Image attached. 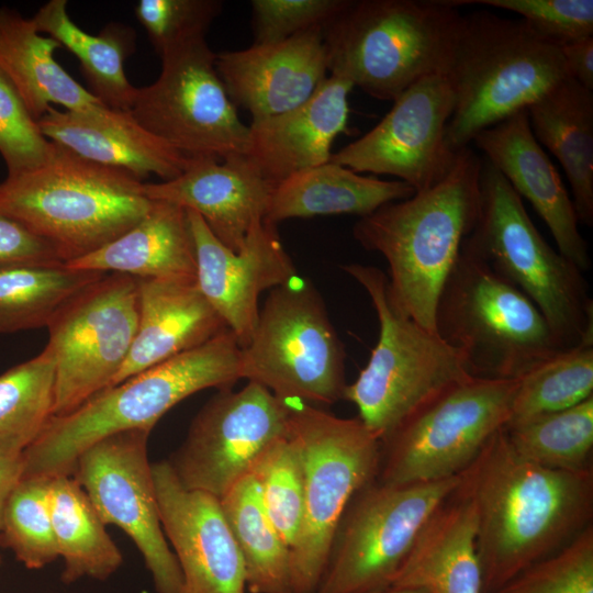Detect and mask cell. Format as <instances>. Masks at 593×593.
Segmentation results:
<instances>
[{
	"label": "cell",
	"instance_id": "cell-1",
	"mask_svg": "<svg viewBox=\"0 0 593 593\" xmlns=\"http://www.w3.org/2000/svg\"><path fill=\"white\" fill-rule=\"evenodd\" d=\"M472 505L483 593L571 541L593 517V469L551 470L518 455L504 428L459 474Z\"/></svg>",
	"mask_w": 593,
	"mask_h": 593
},
{
	"label": "cell",
	"instance_id": "cell-2",
	"mask_svg": "<svg viewBox=\"0 0 593 593\" xmlns=\"http://www.w3.org/2000/svg\"><path fill=\"white\" fill-rule=\"evenodd\" d=\"M482 159L467 147L437 184L360 217L355 239L389 266V293L406 316L435 332V311L480 209Z\"/></svg>",
	"mask_w": 593,
	"mask_h": 593
},
{
	"label": "cell",
	"instance_id": "cell-3",
	"mask_svg": "<svg viewBox=\"0 0 593 593\" xmlns=\"http://www.w3.org/2000/svg\"><path fill=\"white\" fill-rule=\"evenodd\" d=\"M240 379L242 347L227 329L52 417L22 455V478L71 475L78 457L98 440L128 429L152 430L186 398L210 388L232 389Z\"/></svg>",
	"mask_w": 593,
	"mask_h": 593
},
{
	"label": "cell",
	"instance_id": "cell-4",
	"mask_svg": "<svg viewBox=\"0 0 593 593\" xmlns=\"http://www.w3.org/2000/svg\"><path fill=\"white\" fill-rule=\"evenodd\" d=\"M152 205L143 180L53 142L45 163L0 182V213L46 239L65 264L118 238Z\"/></svg>",
	"mask_w": 593,
	"mask_h": 593
},
{
	"label": "cell",
	"instance_id": "cell-5",
	"mask_svg": "<svg viewBox=\"0 0 593 593\" xmlns=\"http://www.w3.org/2000/svg\"><path fill=\"white\" fill-rule=\"evenodd\" d=\"M447 76L455 107L445 138L452 153L569 78L560 46L523 19L488 11L461 16Z\"/></svg>",
	"mask_w": 593,
	"mask_h": 593
},
{
	"label": "cell",
	"instance_id": "cell-6",
	"mask_svg": "<svg viewBox=\"0 0 593 593\" xmlns=\"http://www.w3.org/2000/svg\"><path fill=\"white\" fill-rule=\"evenodd\" d=\"M457 8L455 0H350L324 30L327 69L393 101L419 79L447 74Z\"/></svg>",
	"mask_w": 593,
	"mask_h": 593
},
{
	"label": "cell",
	"instance_id": "cell-7",
	"mask_svg": "<svg viewBox=\"0 0 593 593\" xmlns=\"http://www.w3.org/2000/svg\"><path fill=\"white\" fill-rule=\"evenodd\" d=\"M480 209L462 246L522 291L568 349L593 342V301L583 272L534 225L522 198L485 158Z\"/></svg>",
	"mask_w": 593,
	"mask_h": 593
},
{
	"label": "cell",
	"instance_id": "cell-8",
	"mask_svg": "<svg viewBox=\"0 0 593 593\" xmlns=\"http://www.w3.org/2000/svg\"><path fill=\"white\" fill-rule=\"evenodd\" d=\"M435 329L480 378L518 379L566 349L534 302L462 245L437 301Z\"/></svg>",
	"mask_w": 593,
	"mask_h": 593
},
{
	"label": "cell",
	"instance_id": "cell-9",
	"mask_svg": "<svg viewBox=\"0 0 593 593\" xmlns=\"http://www.w3.org/2000/svg\"><path fill=\"white\" fill-rule=\"evenodd\" d=\"M342 269L369 295L379 321V337L366 367L347 384L344 400L378 437L388 438L411 415L471 374L457 349L401 312L392 301L388 277L373 266Z\"/></svg>",
	"mask_w": 593,
	"mask_h": 593
},
{
	"label": "cell",
	"instance_id": "cell-10",
	"mask_svg": "<svg viewBox=\"0 0 593 593\" xmlns=\"http://www.w3.org/2000/svg\"><path fill=\"white\" fill-rule=\"evenodd\" d=\"M288 402L289 436L299 446L304 477L302 523L291 548L292 592L313 593L347 505L378 477L381 441L358 417Z\"/></svg>",
	"mask_w": 593,
	"mask_h": 593
},
{
	"label": "cell",
	"instance_id": "cell-11",
	"mask_svg": "<svg viewBox=\"0 0 593 593\" xmlns=\"http://www.w3.org/2000/svg\"><path fill=\"white\" fill-rule=\"evenodd\" d=\"M345 347L315 287L299 276L270 290L249 344L242 378L283 401L332 405L347 387Z\"/></svg>",
	"mask_w": 593,
	"mask_h": 593
},
{
	"label": "cell",
	"instance_id": "cell-12",
	"mask_svg": "<svg viewBox=\"0 0 593 593\" xmlns=\"http://www.w3.org/2000/svg\"><path fill=\"white\" fill-rule=\"evenodd\" d=\"M517 379L470 376L451 385L381 441L377 480L389 485L459 475L511 416Z\"/></svg>",
	"mask_w": 593,
	"mask_h": 593
},
{
	"label": "cell",
	"instance_id": "cell-13",
	"mask_svg": "<svg viewBox=\"0 0 593 593\" xmlns=\"http://www.w3.org/2000/svg\"><path fill=\"white\" fill-rule=\"evenodd\" d=\"M459 475L404 485L377 479L347 505L313 593H369L391 585L419 530L452 494Z\"/></svg>",
	"mask_w": 593,
	"mask_h": 593
},
{
	"label": "cell",
	"instance_id": "cell-14",
	"mask_svg": "<svg viewBox=\"0 0 593 593\" xmlns=\"http://www.w3.org/2000/svg\"><path fill=\"white\" fill-rule=\"evenodd\" d=\"M160 59L158 78L137 88L130 110L135 120L192 160L246 155L249 127L225 90L205 36L168 48Z\"/></svg>",
	"mask_w": 593,
	"mask_h": 593
},
{
	"label": "cell",
	"instance_id": "cell-15",
	"mask_svg": "<svg viewBox=\"0 0 593 593\" xmlns=\"http://www.w3.org/2000/svg\"><path fill=\"white\" fill-rule=\"evenodd\" d=\"M138 316V280L121 273H105L60 307L47 326L46 347L55 360L53 417L76 411L112 384Z\"/></svg>",
	"mask_w": 593,
	"mask_h": 593
},
{
	"label": "cell",
	"instance_id": "cell-16",
	"mask_svg": "<svg viewBox=\"0 0 593 593\" xmlns=\"http://www.w3.org/2000/svg\"><path fill=\"white\" fill-rule=\"evenodd\" d=\"M289 413L288 401L256 382L238 391L219 390L168 461L186 489L221 500L268 446L288 435Z\"/></svg>",
	"mask_w": 593,
	"mask_h": 593
},
{
	"label": "cell",
	"instance_id": "cell-17",
	"mask_svg": "<svg viewBox=\"0 0 593 593\" xmlns=\"http://www.w3.org/2000/svg\"><path fill=\"white\" fill-rule=\"evenodd\" d=\"M150 432L128 429L98 440L81 452L71 475L102 522L131 537L157 593H179L182 574L163 530L148 460Z\"/></svg>",
	"mask_w": 593,
	"mask_h": 593
},
{
	"label": "cell",
	"instance_id": "cell-18",
	"mask_svg": "<svg viewBox=\"0 0 593 593\" xmlns=\"http://www.w3.org/2000/svg\"><path fill=\"white\" fill-rule=\"evenodd\" d=\"M455 107L447 74L426 76L393 100L383 119L349 143L329 161L356 172L389 175L415 192L447 177L458 153L446 144V127Z\"/></svg>",
	"mask_w": 593,
	"mask_h": 593
},
{
	"label": "cell",
	"instance_id": "cell-19",
	"mask_svg": "<svg viewBox=\"0 0 593 593\" xmlns=\"http://www.w3.org/2000/svg\"><path fill=\"white\" fill-rule=\"evenodd\" d=\"M197 259V283L216 313L245 348L255 332L258 298L265 290L288 283L298 276L276 225L265 221L234 251L223 245L202 217L187 210Z\"/></svg>",
	"mask_w": 593,
	"mask_h": 593
},
{
	"label": "cell",
	"instance_id": "cell-20",
	"mask_svg": "<svg viewBox=\"0 0 593 593\" xmlns=\"http://www.w3.org/2000/svg\"><path fill=\"white\" fill-rule=\"evenodd\" d=\"M152 470L163 530L182 574L179 593H248L220 499L186 489L168 460L152 463Z\"/></svg>",
	"mask_w": 593,
	"mask_h": 593
},
{
	"label": "cell",
	"instance_id": "cell-21",
	"mask_svg": "<svg viewBox=\"0 0 593 593\" xmlns=\"http://www.w3.org/2000/svg\"><path fill=\"white\" fill-rule=\"evenodd\" d=\"M215 68L231 101L248 111L251 121L291 111L328 77L324 30L216 54Z\"/></svg>",
	"mask_w": 593,
	"mask_h": 593
},
{
	"label": "cell",
	"instance_id": "cell-22",
	"mask_svg": "<svg viewBox=\"0 0 593 593\" xmlns=\"http://www.w3.org/2000/svg\"><path fill=\"white\" fill-rule=\"evenodd\" d=\"M472 143L533 205L548 226L558 251L582 272L591 269L589 246L579 230L570 194L530 130L527 109L481 131Z\"/></svg>",
	"mask_w": 593,
	"mask_h": 593
},
{
	"label": "cell",
	"instance_id": "cell-23",
	"mask_svg": "<svg viewBox=\"0 0 593 593\" xmlns=\"http://www.w3.org/2000/svg\"><path fill=\"white\" fill-rule=\"evenodd\" d=\"M272 189L245 155L222 161L193 160L172 180L144 182L148 199L197 212L213 235L234 251L264 221Z\"/></svg>",
	"mask_w": 593,
	"mask_h": 593
},
{
	"label": "cell",
	"instance_id": "cell-24",
	"mask_svg": "<svg viewBox=\"0 0 593 593\" xmlns=\"http://www.w3.org/2000/svg\"><path fill=\"white\" fill-rule=\"evenodd\" d=\"M38 125L53 143L93 163L143 180L180 176L193 161L143 127L130 111L98 105L86 111L51 107Z\"/></svg>",
	"mask_w": 593,
	"mask_h": 593
},
{
	"label": "cell",
	"instance_id": "cell-25",
	"mask_svg": "<svg viewBox=\"0 0 593 593\" xmlns=\"http://www.w3.org/2000/svg\"><path fill=\"white\" fill-rule=\"evenodd\" d=\"M353 83L328 76L298 108L251 121L246 157L273 187L289 176L329 161L335 138L346 132Z\"/></svg>",
	"mask_w": 593,
	"mask_h": 593
},
{
	"label": "cell",
	"instance_id": "cell-26",
	"mask_svg": "<svg viewBox=\"0 0 593 593\" xmlns=\"http://www.w3.org/2000/svg\"><path fill=\"white\" fill-rule=\"evenodd\" d=\"M137 280L139 316L136 335L110 387L197 348L228 329L200 291L197 280Z\"/></svg>",
	"mask_w": 593,
	"mask_h": 593
},
{
	"label": "cell",
	"instance_id": "cell-27",
	"mask_svg": "<svg viewBox=\"0 0 593 593\" xmlns=\"http://www.w3.org/2000/svg\"><path fill=\"white\" fill-rule=\"evenodd\" d=\"M391 585L427 593H483L474 512L457 490L422 527Z\"/></svg>",
	"mask_w": 593,
	"mask_h": 593
},
{
	"label": "cell",
	"instance_id": "cell-28",
	"mask_svg": "<svg viewBox=\"0 0 593 593\" xmlns=\"http://www.w3.org/2000/svg\"><path fill=\"white\" fill-rule=\"evenodd\" d=\"M65 265L137 279L197 280L195 249L187 210L153 200L148 213L125 233Z\"/></svg>",
	"mask_w": 593,
	"mask_h": 593
},
{
	"label": "cell",
	"instance_id": "cell-29",
	"mask_svg": "<svg viewBox=\"0 0 593 593\" xmlns=\"http://www.w3.org/2000/svg\"><path fill=\"white\" fill-rule=\"evenodd\" d=\"M59 47L57 41L38 32L32 19L0 8V71L36 120L53 104L67 111L103 105L55 60Z\"/></svg>",
	"mask_w": 593,
	"mask_h": 593
},
{
	"label": "cell",
	"instance_id": "cell-30",
	"mask_svg": "<svg viewBox=\"0 0 593 593\" xmlns=\"http://www.w3.org/2000/svg\"><path fill=\"white\" fill-rule=\"evenodd\" d=\"M415 190L401 180H380L328 161L295 172L270 193L264 221L356 214L367 216L380 206L411 198Z\"/></svg>",
	"mask_w": 593,
	"mask_h": 593
},
{
	"label": "cell",
	"instance_id": "cell-31",
	"mask_svg": "<svg viewBox=\"0 0 593 593\" xmlns=\"http://www.w3.org/2000/svg\"><path fill=\"white\" fill-rule=\"evenodd\" d=\"M534 137L561 164L579 222L593 225V91L572 78L527 108Z\"/></svg>",
	"mask_w": 593,
	"mask_h": 593
},
{
	"label": "cell",
	"instance_id": "cell-32",
	"mask_svg": "<svg viewBox=\"0 0 593 593\" xmlns=\"http://www.w3.org/2000/svg\"><path fill=\"white\" fill-rule=\"evenodd\" d=\"M32 20L40 33H47L77 56L90 92L103 105L131 110L137 91L124 71V60L134 51L131 29L111 23L91 35L70 19L66 0L46 2Z\"/></svg>",
	"mask_w": 593,
	"mask_h": 593
},
{
	"label": "cell",
	"instance_id": "cell-33",
	"mask_svg": "<svg viewBox=\"0 0 593 593\" xmlns=\"http://www.w3.org/2000/svg\"><path fill=\"white\" fill-rule=\"evenodd\" d=\"M48 501L55 540L64 561L61 580H105L123 557L86 491L72 475L51 478Z\"/></svg>",
	"mask_w": 593,
	"mask_h": 593
},
{
	"label": "cell",
	"instance_id": "cell-34",
	"mask_svg": "<svg viewBox=\"0 0 593 593\" xmlns=\"http://www.w3.org/2000/svg\"><path fill=\"white\" fill-rule=\"evenodd\" d=\"M239 549L248 593H293L291 551L272 525L251 474L220 500Z\"/></svg>",
	"mask_w": 593,
	"mask_h": 593
},
{
	"label": "cell",
	"instance_id": "cell-35",
	"mask_svg": "<svg viewBox=\"0 0 593 593\" xmlns=\"http://www.w3.org/2000/svg\"><path fill=\"white\" fill-rule=\"evenodd\" d=\"M105 273L65 264L0 269V335L47 328L68 300Z\"/></svg>",
	"mask_w": 593,
	"mask_h": 593
},
{
	"label": "cell",
	"instance_id": "cell-36",
	"mask_svg": "<svg viewBox=\"0 0 593 593\" xmlns=\"http://www.w3.org/2000/svg\"><path fill=\"white\" fill-rule=\"evenodd\" d=\"M504 430L515 451L540 467L567 472L593 469V396Z\"/></svg>",
	"mask_w": 593,
	"mask_h": 593
},
{
	"label": "cell",
	"instance_id": "cell-37",
	"mask_svg": "<svg viewBox=\"0 0 593 593\" xmlns=\"http://www.w3.org/2000/svg\"><path fill=\"white\" fill-rule=\"evenodd\" d=\"M55 360L45 348L0 374V447L23 454L53 417Z\"/></svg>",
	"mask_w": 593,
	"mask_h": 593
},
{
	"label": "cell",
	"instance_id": "cell-38",
	"mask_svg": "<svg viewBox=\"0 0 593 593\" xmlns=\"http://www.w3.org/2000/svg\"><path fill=\"white\" fill-rule=\"evenodd\" d=\"M593 396V342L563 349L517 379L505 427L574 406Z\"/></svg>",
	"mask_w": 593,
	"mask_h": 593
},
{
	"label": "cell",
	"instance_id": "cell-39",
	"mask_svg": "<svg viewBox=\"0 0 593 593\" xmlns=\"http://www.w3.org/2000/svg\"><path fill=\"white\" fill-rule=\"evenodd\" d=\"M51 478H21L12 490L2 516L0 541L27 569L55 561L58 548L51 517Z\"/></svg>",
	"mask_w": 593,
	"mask_h": 593
},
{
	"label": "cell",
	"instance_id": "cell-40",
	"mask_svg": "<svg viewBox=\"0 0 593 593\" xmlns=\"http://www.w3.org/2000/svg\"><path fill=\"white\" fill-rule=\"evenodd\" d=\"M249 474L259 486L272 525L291 551L302 523L304 477L299 446L289 432L266 448Z\"/></svg>",
	"mask_w": 593,
	"mask_h": 593
},
{
	"label": "cell",
	"instance_id": "cell-41",
	"mask_svg": "<svg viewBox=\"0 0 593 593\" xmlns=\"http://www.w3.org/2000/svg\"><path fill=\"white\" fill-rule=\"evenodd\" d=\"M495 593H593V525Z\"/></svg>",
	"mask_w": 593,
	"mask_h": 593
},
{
	"label": "cell",
	"instance_id": "cell-42",
	"mask_svg": "<svg viewBox=\"0 0 593 593\" xmlns=\"http://www.w3.org/2000/svg\"><path fill=\"white\" fill-rule=\"evenodd\" d=\"M52 142L38 122L0 71V155L8 175L32 170L49 156Z\"/></svg>",
	"mask_w": 593,
	"mask_h": 593
},
{
	"label": "cell",
	"instance_id": "cell-43",
	"mask_svg": "<svg viewBox=\"0 0 593 593\" xmlns=\"http://www.w3.org/2000/svg\"><path fill=\"white\" fill-rule=\"evenodd\" d=\"M221 9L217 0H141L135 15L160 56L175 45L205 36Z\"/></svg>",
	"mask_w": 593,
	"mask_h": 593
},
{
	"label": "cell",
	"instance_id": "cell-44",
	"mask_svg": "<svg viewBox=\"0 0 593 593\" xmlns=\"http://www.w3.org/2000/svg\"><path fill=\"white\" fill-rule=\"evenodd\" d=\"M518 13L542 38L561 46L593 36L592 0H456Z\"/></svg>",
	"mask_w": 593,
	"mask_h": 593
},
{
	"label": "cell",
	"instance_id": "cell-45",
	"mask_svg": "<svg viewBox=\"0 0 593 593\" xmlns=\"http://www.w3.org/2000/svg\"><path fill=\"white\" fill-rule=\"evenodd\" d=\"M350 0H253L254 44L281 42L325 27Z\"/></svg>",
	"mask_w": 593,
	"mask_h": 593
},
{
	"label": "cell",
	"instance_id": "cell-46",
	"mask_svg": "<svg viewBox=\"0 0 593 593\" xmlns=\"http://www.w3.org/2000/svg\"><path fill=\"white\" fill-rule=\"evenodd\" d=\"M65 264L46 239L19 221L0 213V269Z\"/></svg>",
	"mask_w": 593,
	"mask_h": 593
},
{
	"label": "cell",
	"instance_id": "cell-47",
	"mask_svg": "<svg viewBox=\"0 0 593 593\" xmlns=\"http://www.w3.org/2000/svg\"><path fill=\"white\" fill-rule=\"evenodd\" d=\"M569 77L593 91V36L560 46Z\"/></svg>",
	"mask_w": 593,
	"mask_h": 593
},
{
	"label": "cell",
	"instance_id": "cell-48",
	"mask_svg": "<svg viewBox=\"0 0 593 593\" xmlns=\"http://www.w3.org/2000/svg\"><path fill=\"white\" fill-rule=\"evenodd\" d=\"M22 455L0 447V529L7 501L22 478Z\"/></svg>",
	"mask_w": 593,
	"mask_h": 593
},
{
	"label": "cell",
	"instance_id": "cell-49",
	"mask_svg": "<svg viewBox=\"0 0 593 593\" xmlns=\"http://www.w3.org/2000/svg\"><path fill=\"white\" fill-rule=\"evenodd\" d=\"M369 593H427V592L421 589H415V588L389 585L383 589L372 591Z\"/></svg>",
	"mask_w": 593,
	"mask_h": 593
},
{
	"label": "cell",
	"instance_id": "cell-50",
	"mask_svg": "<svg viewBox=\"0 0 593 593\" xmlns=\"http://www.w3.org/2000/svg\"><path fill=\"white\" fill-rule=\"evenodd\" d=\"M0 564H1V556H0Z\"/></svg>",
	"mask_w": 593,
	"mask_h": 593
}]
</instances>
